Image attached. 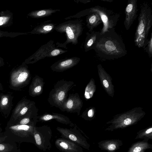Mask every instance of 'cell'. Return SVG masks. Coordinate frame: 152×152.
<instances>
[{"label": "cell", "instance_id": "e575fe53", "mask_svg": "<svg viewBox=\"0 0 152 152\" xmlns=\"http://www.w3.org/2000/svg\"><path fill=\"white\" fill-rule=\"evenodd\" d=\"M7 136H6L3 137H0V143L4 141L5 139L7 137Z\"/></svg>", "mask_w": 152, "mask_h": 152}, {"label": "cell", "instance_id": "52a82bcc", "mask_svg": "<svg viewBox=\"0 0 152 152\" xmlns=\"http://www.w3.org/2000/svg\"><path fill=\"white\" fill-rule=\"evenodd\" d=\"M33 134L35 144L39 149L43 151L50 150L52 132L50 127L47 125L35 126Z\"/></svg>", "mask_w": 152, "mask_h": 152}, {"label": "cell", "instance_id": "9c48e42d", "mask_svg": "<svg viewBox=\"0 0 152 152\" xmlns=\"http://www.w3.org/2000/svg\"><path fill=\"white\" fill-rule=\"evenodd\" d=\"M35 102L26 98L21 99L13 110L11 118L16 121L31 113L37 111Z\"/></svg>", "mask_w": 152, "mask_h": 152}, {"label": "cell", "instance_id": "f1b7e54d", "mask_svg": "<svg viewBox=\"0 0 152 152\" xmlns=\"http://www.w3.org/2000/svg\"><path fill=\"white\" fill-rule=\"evenodd\" d=\"M67 50H64L61 49L56 48L49 51L47 55V57H52L61 55L67 52Z\"/></svg>", "mask_w": 152, "mask_h": 152}, {"label": "cell", "instance_id": "5b68a950", "mask_svg": "<svg viewBox=\"0 0 152 152\" xmlns=\"http://www.w3.org/2000/svg\"><path fill=\"white\" fill-rule=\"evenodd\" d=\"M74 85L73 82L64 80L57 82L49 93L48 101L50 105L60 110L67 98L68 92Z\"/></svg>", "mask_w": 152, "mask_h": 152}, {"label": "cell", "instance_id": "d590c367", "mask_svg": "<svg viewBox=\"0 0 152 152\" xmlns=\"http://www.w3.org/2000/svg\"><path fill=\"white\" fill-rule=\"evenodd\" d=\"M101 1L104 2H112L113 1V0H101Z\"/></svg>", "mask_w": 152, "mask_h": 152}, {"label": "cell", "instance_id": "7402d4cb", "mask_svg": "<svg viewBox=\"0 0 152 152\" xmlns=\"http://www.w3.org/2000/svg\"><path fill=\"white\" fill-rule=\"evenodd\" d=\"M152 149V145L144 140L135 142L132 144L127 152H145Z\"/></svg>", "mask_w": 152, "mask_h": 152}, {"label": "cell", "instance_id": "ac0fdd59", "mask_svg": "<svg viewBox=\"0 0 152 152\" xmlns=\"http://www.w3.org/2000/svg\"><path fill=\"white\" fill-rule=\"evenodd\" d=\"M53 119H55L59 123L69 125L71 126L74 125L67 117L60 114L54 113L44 114L39 117L38 121H46Z\"/></svg>", "mask_w": 152, "mask_h": 152}, {"label": "cell", "instance_id": "d6a6232c", "mask_svg": "<svg viewBox=\"0 0 152 152\" xmlns=\"http://www.w3.org/2000/svg\"><path fill=\"white\" fill-rule=\"evenodd\" d=\"M103 83L104 86L105 88H107L109 87V83L107 80H104L103 81Z\"/></svg>", "mask_w": 152, "mask_h": 152}, {"label": "cell", "instance_id": "8992f818", "mask_svg": "<svg viewBox=\"0 0 152 152\" xmlns=\"http://www.w3.org/2000/svg\"><path fill=\"white\" fill-rule=\"evenodd\" d=\"M31 78L28 66L23 62L18 67L13 69L11 72L10 87L12 89L19 90L28 85Z\"/></svg>", "mask_w": 152, "mask_h": 152}, {"label": "cell", "instance_id": "83f0119b", "mask_svg": "<svg viewBox=\"0 0 152 152\" xmlns=\"http://www.w3.org/2000/svg\"><path fill=\"white\" fill-rule=\"evenodd\" d=\"M26 33L8 32L0 30V38L3 37L11 38L15 37L20 35L27 34Z\"/></svg>", "mask_w": 152, "mask_h": 152}, {"label": "cell", "instance_id": "4fadbf2b", "mask_svg": "<svg viewBox=\"0 0 152 152\" xmlns=\"http://www.w3.org/2000/svg\"><path fill=\"white\" fill-rule=\"evenodd\" d=\"M80 60V58L77 57L60 60L53 64L50 68L54 72H62L77 65Z\"/></svg>", "mask_w": 152, "mask_h": 152}, {"label": "cell", "instance_id": "2e32d148", "mask_svg": "<svg viewBox=\"0 0 152 152\" xmlns=\"http://www.w3.org/2000/svg\"><path fill=\"white\" fill-rule=\"evenodd\" d=\"M98 144L101 150L108 152H115L120 149L123 142L122 140L119 139H109L101 141Z\"/></svg>", "mask_w": 152, "mask_h": 152}, {"label": "cell", "instance_id": "7a4b0ae2", "mask_svg": "<svg viewBox=\"0 0 152 152\" xmlns=\"http://www.w3.org/2000/svg\"><path fill=\"white\" fill-rule=\"evenodd\" d=\"M152 26V10L148 2L145 1L140 4L138 18V23L135 33V45L144 49L148 41V38Z\"/></svg>", "mask_w": 152, "mask_h": 152}, {"label": "cell", "instance_id": "4316f807", "mask_svg": "<svg viewBox=\"0 0 152 152\" xmlns=\"http://www.w3.org/2000/svg\"><path fill=\"white\" fill-rule=\"evenodd\" d=\"M95 90V88L91 81L87 85L85 89L84 94L85 98L88 99L92 97Z\"/></svg>", "mask_w": 152, "mask_h": 152}, {"label": "cell", "instance_id": "ffe728a7", "mask_svg": "<svg viewBox=\"0 0 152 152\" xmlns=\"http://www.w3.org/2000/svg\"><path fill=\"white\" fill-rule=\"evenodd\" d=\"M56 26L53 23L47 22L40 24L35 27L31 32L32 34H46L55 30Z\"/></svg>", "mask_w": 152, "mask_h": 152}, {"label": "cell", "instance_id": "30bf717a", "mask_svg": "<svg viewBox=\"0 0 152 152\" xmlns=\"http://www.w3.org/2000/svg\"><path fill=\"white\" fill-rule=\"evenodd\" d=\"M82 105V101L78 93L69 94L60 110L68 113H76L78 115Z\"/></svg>", "mask_w": 152, "mask_h": 152}, {"label": "cell", "instance_id": "8fae6325", "mask_svg": "<svg viewBox=\"0 0 152 152\" xmlns=\"http://www.w3.org/2000/svg\"><path fill=\"white\" fill-rule=\"evenodd\" d=\"M137 0H129L125 10L124 24L126 29L129 30L137 16Z\"/></svg>", "mask_w": 152, "mask_h": 152}, {"label": "cell", "instance_id": "4dcf8cb0", "mask_svg": "<svg viewBox=\"0 0 152 152\" xmlns=\"http://www.w3.org/2000/svg\"><path fill=\"white\" fill-rule=\"evenodd\" d=\"M13 148L12 145L8 143H0V152H9Z\"/></svg>", "mask_w": 152, "mask_h": 152}, {"label": "cell", "instance_id": "484cf974", "mask_svg": "<svg viewBox=\"0 0 152 152\" xmlns=\"http://www.w3.org/2000/svg\"><path fill=\"white\" fill-rule=\"evenodd\" d=\"M9 95L6 94L1 96L0 100V108L1 110L7 109L10 106L11 99Z\"/></svg>", "mask_w": 152, "mask_h": 152}, {"label": "cell", "instance_id": "e0dca14e", "mask_svg": "<svg viewBox=\"0 0 152 152\" xmlns=\"http://www.w3.org/2000/svg\"><path fill=\"white\" fill-rule=\"evenodd\" d=\"M44 85L43 79L37 75L36 76L33 78L29 87V95L34 97L40 95L42 92Z\"/></svg>", "mask_w": 152, "mask_h": 152}, {"label": "cell", "instance_id": "f546056e", "mask_svg": "<svg viewBox=\"0 0 152 152\" xmlns=\"http://www.w3.org/2000/svg\"><path fill=\"white\" fill-rule=\"evenodd\" d=\"M144 50L147 53L149 57L151 58L152 56V33L151 32L150 39L148 40L147 44L146 47L144 49Z\"/></svg>", "mask_w": 152, "mask_h": 152}, {"label": "cell", "instance_id": "1f68e13d", "mask_svg": "<svg viewBox=\"0 0 152 152\" xmlns=\"http://www.w3.org/2000/svg\"><path fill=\"white\" fill-rule=\"evenodd\" d=\"M88 116L89 117L91 118L93 116V111L92 109L90 110L88 113Z\"/></svg>", "mask_w": 152, "mask_h": 152}, {"label": "cell", "instance_id": "836d02e7", "mask_svg": "<svg viewBox=\"0 0 152 152\" xmlns=\"http://www.w3.org/2000/svg\"><path fill=\"white\" fill-rule=\"evenodd\" d=\"M5 64L3 59L0 57V67L3 66Z\"/></svg>", "mask_w": 152, "mask_h": 152}, {"label": "cell", "instance_id": "603a6c76", "mask_svg": "<svg viewBox=\"0 0 152 152\" xmlns=\"http://www.w3.org/2000/svg\"><path fill=\"white\" fill-rule=\"evenodd\" d=\"M59 9H42L33 11L29 13L27 15L34 18H39L50 16L54 13L60 11Z\"/></svg>", "mask_w": 152, "mask_h": 152}, {"label": "cell", "instance_id": "277c9868", "mask_svg": "<svg viewBox=\"0 0 152 152\" xmlns=\"http://www.w3.org/2000/svg\"><path fill=\"white\" fill-rule=\"evenodd\" d=\"M82 20L78 19L65 21L56 26L55 30L61 33H65L66 39L63 43L57 42L58 47L67 48V44L72 43L76 45L78 43V38L82 34L83 30V25Z\"/></svg>", "mask_w": 152, "mask_h": 152}, {"label": "cell", "instance_id": "44dd1931", "mask_svg": "<svg viewBox=\"0 0 152 152\" xmlns=\"http://www.w3.org/2000/svg\"><path fill=\"white\" fill-rule=\"evenodd\" d=\"M86 21L89 32L102 23L99 15L96 13H92L87 15Z\"/></svg>", "mask_w": 152, "mask_h": 152}, {"label": "cell", "instance_id": "5bb4252c", "mask_svg": "<svg viewBox=\"0 0 152 152\" xmlns=\"http://www.w3.org/2000/svg\"><path fill=\"white\" fill-rule=\"evenodd\" d=\"M56 147L62 152H83V148L77 144L63 138L57 139L55 141Z\"/></svg>", "mask_w": 152, "mask_h": 152}, {"label": "cell", "instance_id": "6da1fadb", "mask_svg": "<svg viewBox=\"0 0 152 152\" xmlns=\"http://www.w3.org/2000/svg\"><path fill=\"white\" fill-rule=\"evenodd\" d=\"M115 28L110 29L99 36L93 49L99 57L104 59H114L127 54L123 40L116 32Z\"/></svg>", "mask_w": 152, "mask_h": 152}, {"label": "cell", "instance_id": "ba28073f", "mask_svg": "<svg viewBox=\"0 0 152 152\" xmlns=\"http://www.w3.org/2000/svg\"><path fill=\"white\" fill-rule=\"evenodd\" d=\"M77 128V126L70 129L57 127L56 129L61 134L62 138L70 140L82 148L89 150L90 144Z\"/></svg>", "mask_w": 152, "mask_h": 152}, {"label": "cell", "instance_id": "cb8c5ba5", "mask_svg": "<svg viewBox=\"0 0 152 152\" xmlns=\"http://www.w3.org/2000/svg\"><path fill=\"white\" fill-rule=\"evenodd\" d=\"M13 18L12 13L8 10L0 12V26L4 27L11 24Z\"/></svg>", "mask_w": 152, "mask_h": 152}, {"label": "cell", "instance_id": "8d00e7d4", "mask_svg": "<svg viewBox=\"0 0 152 152\" xmlns=\"http://www.w3.org/2000/svg\"><path fill=\"white\" fill-rule=\"evenodd\" d=\"M2 88H1V87L0 86V90H2Z\"/></svg>", "mask_w": 152, "mask_h": 152}, {"label": "cell", "instance_id": "3957f363", "mask_svg": "<svg viewBox=\"0 0 152 152\" xmlns=\"http://www.w3.org/2000/svg\"><path fill=\"white\" fill-rule=\"evenodd\" d=\"M92 13L98 14L101 18L103 26L100 31V34L115 28L120 16L119 14L115 13L111 10L98 5L83 10L75 15L66 18V19L73 18H79Z\"/></svg>", "mask_w": 152, "mask_h": 152}, {"label": "cell", "instance_id": "d6986e66", "mask_svg": "<svg viewBox=\"0 0 152 152\" xmlns=\"http://www.w3.org/2000/svg\"><path fill=\"white\" fill-rule=\"evenodd\" d=\"M100 34V31H94L86 33L87 36L84 45L85 52L93 49V47Z\"/></svg>", "mask_w": 152, "mask_h": 152}, {"label": "cell", "instance_id": "7c38bea8", "mask_svg": "<svg viewBox=\"0 0 152 152\" xmlns=\"http://www.w3.org/2000/svg\"><path fill=\"white\" fill-rule=\"evenodd\" d=\"M56 48L54 41L50 40L41 47L23 62L26 64L34 63L39 60L47 57L48 53Z\"/></svg>", "mask_w": 152, "mask_h": 152}, {"label": "cell", "instance_id": "d4e9b609", "mask_svg": "<svg viewBox=\"0 0 152 152\" xmlns=\"http://www.w3.org/2000/svg\"><path fill=\"white\" fill-rule=\"evenodd\" d=\"M142 139L148 142L149 140H152V126H150L137 132L135 139Z\"/></svg>", "mask_w": 152, "mask_h": 152}, {"label": "cell", "instance_id": "9a60e30c", "mask_svg": "<svg viewBox=\"0 0 152 152\" xmlns=\"http://www.w3.org/2000/svg\"><path fill=\"white\" fill-rule=\"evenodd\" d=\"M36 124L20 125L17 124L10 126L9 128L16 135L22 137H34V130Z\"/></svg>", "mask_w": 152, "mask_h": 152}]
</instances>
